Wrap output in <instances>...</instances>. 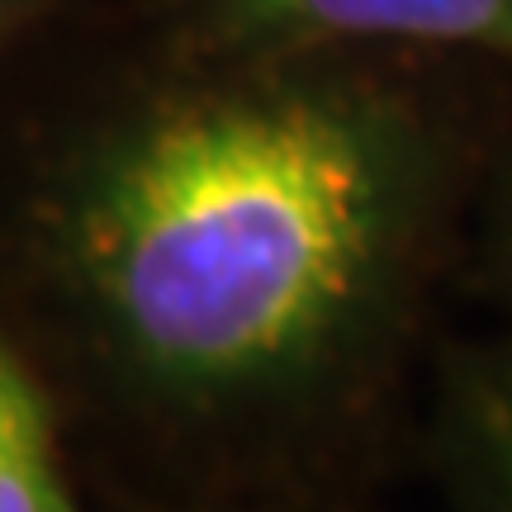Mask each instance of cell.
Returning a JSON list of instances; mask_svg holds the SVG:
<instances>
[{
	"instance_id": "1",
	"label": "cell",
	"mask_w": 512,
	"mask_h": 512,
	"mask_svg": "<svg viewBox=\"0 0 512 512\" xmlns=\"http://www.w3.org/2000/svg\"><path fill=\"white\" fill-rule=\"evenodd\" d=\"M105 157L86 271L152 384L214 418L294 413L380 370L470 228L512 128V67L432 53L413 81L233 48Z\"/></svg>"
},
{
	"instance_id": "2",
	"label": "cell",
	"mask_w": 512,
	"mask_h": 512,
	"mask_svg": "<svg viewBox=\"0 0 512 512\" xmlns=\"http://www.w3.org/2000/svg\"><path fill=\"white\" fill-rule=\"evenodd\" d=\"M223 48H418L512 67V0H200Z\"/></svg>"
},
{
	"instance_id": "3",
	"label": "cell",
	"mask_w": 512,
	"mask_h": 512,
	"mask_svg": "<svg viewBox=\"0 0 512 512\" xmlns=\"http://www.w3.org/2000/svg\"><path fill=\"white\" fill-rule=\"evenodd\" d=\"M432 446L456 512H512V332L441 351Z\"/></svg>"
},
{
	"instance_id": "4",
	"label": "cell",
	"mask_w": 512,
	"mask_h": 512,
	"mask_svg": "<svg viewBox=\"0 0 512 512\" xmlns=\"http://www.w3.org/2000/svg\"><path fill=\"white\" fill-rule=\"evenodd\" d=\"M0 512H76L29 384L0 356Z\"/></svg>"
},
{
	"instance_id": "5",
	"label": "cell",
	"mask_w": 512,
	"mask_h": 512,
	"mask_svg": "<svg viewBox=\"0 0 512 512\" xmlns=\"http://www.w3.org/2000/svg\"><path fill=\"white\" fill-rule=\"evenodd\" d=\"M465 280L494 304V313H503V332H512V128L479 195Z\"/></svg>"
}]
</instances>
